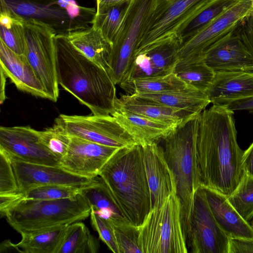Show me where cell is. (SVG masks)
I'll list each match as a JSON object with an SVG mask.
<instances>
[{"mask_svg": "<svg viewBox=\"0 0 253 253\" xmlns=\"http://www.w3.org/2000/svg\"><path fill=\"white\" fill-rule=\"evenodd\" d=\"M238 0H212L177 35L182 43L197 33Z\"/></svg>", "mask_w": 253, "mask_h": 253, "instance_id": "d6a6232c", "label": "cell"}, {"mask_svg": "<svg viewBox=\"0 0 253 253\" xmlns=\"http://www.w3.org/2000/svg\"><path fill=\"white\" fill-rule=\"evenodd\" d=\"M0 150L26 163L60 166L59 159L40 142V131L29 126H0Z\"/></svg>", "mask_w": 253, "mask_h": 253, "instance_id": "9a60e30c", "label": "cell"}, {"mask_svg": "<svg viewBox=\"0 0 253 253\" xmlns=\"http://www.w3.org/2000/svg\"><path fill=\"white\" fill-rule=\"evenodd\" d=\"M119 85L126 94L130 95L140 93H159L193 88L173 72L162 76L130 80L122 82Z\"/></svg>", "mask_w": 253, "mask_h": 253, "instance_id": "83f0119b", "label": "cell"}, {"mask_svg": "<svg viewBox=\"0 0 253 253\" xmlns=\"http://www.w3.org/2000/svg\"><path fill=\"white\" fill-rule=\"evenodd\" d=\"M181 44L180 38L173 35L136 51L121 83L173 73Z\"/></svg>", "mask_w": 253, "mask_h": 253, "instance_id": "4fadbf2b", "label": "cell"}, {"mask_svg": "<svg viewBox=\"0 0 253 253\" xmlns=\"http://www.w3.org/2000/svg\"><path fill=\"white\" fill-rule=\"evenodd\" d=\"M68 225L22 236L17 246L24 253H58Z\"/></svg>", "mask_w": 253, "mask_h": 253, "instance_id": "f1b7e54d", "label": "cell"}, {"mask_svg": "<svg viewBox=\"0 0 253 253\" xmlns=\"http://www.w3.org/2000/svg\"><path fill=\"white\" fill-rule=\"evenodd\" d=\"M238 26L204 53L205 61L215 72H253V59L241 39Z\"/></svg>", "mask_w": 253, "mask_h": 253, "instance_id": "ac0fdd59", "label": "cell"}, {"mask_svg": "<svg viewBox=\"0 0 253 253\" xmlns=\"http://www.w3.org/2000/svg\"><path fill=\"white\" fill-rule=\"evenodd\" d=\"M111 115L135 142L144 145L164 138L176 126L115 107Z\"/></svg>", "mask_w": 253, "mask_h": 253, "instance_id": "7402d4cb", "label": "cell"}, {"mask_svg": "<svg viewBox=\"0 0 253 253\" xmlns=\"http://www.w3.org/2000/svg\"><path fill=\"white\" fill-rule=\"evenodd\" d=\"M131 0H96V12H99L109 7L122 4Z\"/></svg>", "mask_w": 253, "mask_h": 253, "instance_id": "f6af8a7d", "label": "cell"}, {"mask_svg": "<svg viewBox=\"0 0 253 253\" xmlns=\"http://www.w3.org/2000/svg\"><path fill=\"white\" fill-rule=\"evenodd\" d=\"M202 187L213 215L226 235L229 238L253 239V227L231 205L227 196L214 190Z\"/></svg>", "mask_w": 253, "mask_h": 253, "instance_id": "603a6c76", "label": "cell"}, {"mask_svg": "<svg viewBox=\"0 0 253 253\" xmlns=\"http://www.w3.org/2000/svg\"><path fill=\"white\" fill-rule=\"evenodd\" d=\"M234 111L213 105L200 115L197 141L202 186L229 196L244 172Z\"/></svg>", "mask_w": 253, "mask_h": 253, "instance_id": "6da1fadb", "label": "cell"}, {"mask_svg": "<svg viewBox=\"0 0 253 253\" xmlns=\"http://www.w3.org/2000/svg\"><path fill=\"white\" fill-rule=\"evenodd\" d=\"M250 223L253 228V217L252 219L250 221Z\"/></svg>", "mask_w": 253, "mask_h": 253, "instance_id": "c3c4849f", "label": "cell"}, {"mask_svg": "<svg viewBox=\"0 0 253 253\" xmlns=\"http://www.w3.org/2000/svg\"><path fill=\"white\" fill-rule=\"evenodd\" d=\"M120 149L70 136L67 152L61 159L60 167L74 174L95 178Z\"/></svg>", "mask_w": 253, "mask_h": 253, "instance_id": "2e32d148", "label": "cell"}, {"mask_svg": "<svg viewBox=\"0 0 253 253\" xmlns=\"http://www.w3.org/2000/svg\"><path fill=\"white\" fill-rule=\"evenodd\" d=\"M92 227L98 233L99 238L114 253H120L114 230L108 219L100 217L91 211L90 213Z\"/></svg>", "mask_w": 253, "mask_h": 253, "instance_id": "ab89813d", "label": "cell"}, {"mask_svg": "<svg viewBox=\"0 0 253 253\" xmlns=\"http://www.w3.org/2000/svg\"><path fill=\"white\" fill-rule=\"evenodd\" d=\"M108 219L112 224L120 253H142L139 245V226L121 216Z\"/></svg>", "mask_w": 253, "mask_h": 253, "instance_id": "e575fe53", "label": "cell"}, {"mask_svg": "<svg viewBox=\"0 0 253 253\" xmlns=\"http://www.w3.org/2000/svg\"><path fill=\"white\" fill-rule=\"evenodd\" d=\"M242 168L244 172L253 175V142L249 147L244 151Z\"/></svg>", "mask_w": 253, "mask_h": 253, "instance_id": "7bdbcfd3", "label": "cell"}, {"mask_svg": "<svg viewBox=\"0 0 253 253\" xmlns=\"http://www.w3.org/2000/svg\"><path fill=\"white\" fill-rule=\"evenodd\" d=\"M214 105L229 104L253 97V72H216L214 80L206 93Z\"/></svg>", "mask_w": 253, "mask_h": 253, "instance_id": "ffe728a7", "label": "cell"}, {"mask_svg": "<svg viewBox=\"0 0 253 253\" xmlns=\"http://www.w3.org/2000/svg\"><path fill=\"white\" fill-rule=\"evenodd\" d=\"M253 11V0H238L194 36L183 42L179 59L203 55L212 44L236 28Z\"/></svg>", "mask_w": 253, "mask_h": 253, "instance_id": "5bb4252c", "label": "cell"}, {"mask_svg": "<svg viewBox=\"0 0 253 253\" xmlns=\"http://www.w3.org/2000/svg\"><path fill=\"white\" fill-rule=\"evenodd\" d=\"M40 140L42 144L60 162L67 152L70 135L58 124L40 131Z\"/></svg>", "mask_w": 253, "mask_h": 253, "instance_id": "74e56055", "label": "cell"}, {"mask_svg": "<svg viewBox=\"0 0 253 253\" xmlns=\"http://www.w3.org/2000/svg\"><path fill=\"white\" fill-rule=\"evenodd\" d=\"M186 237L192 253H228L229 237L213 215L202 186L194 196Z\"/></svg>", "mask_w": 253, "mask_h": 253, "instance_id": "8fae6325", "label": "cell"}, {"mask_svg": "<svg viewBox=\"0 0 253 253\" xmlns=\"http://www.w3.org/2000/svg\"><path fill=\"white\" fill-rule=\"evenodd\" d=\"M0 10L23 22H40L55 35H66L82 29L91 15L89 7L81 6L74 0H0Z\"/></svg>", "mask_w": 253, "mask_h": 253, "instance_id": "52a82bcc", "label": "cell"}, {"mask_svg": "<svg viewBox=\"0 0 253 253\" xmlns=\"http://www.w3.org/2000/svg\"><path fill=\"white\" fill-rule=\"evenodd\" d=\"M64 36L78 50L109 74L111 45L98 29L91 25Z\"/></svg>", "mask_w": 253, "mask_h": 253, "instance_id": "d4e9b609", "label": "cell"}, {"mask_svg": "<svg viewBox=\"0 0 253 253\" xmlns=\"http://www.w3.org/2000/svg\"><path fill=\"white\" fill-rule=\"evenodd\" d=\"M130 1L96 12L92 25L101 32L111 46L122 27Z\"/></svg>", "mask_w": 253, "mask_h": 253, "instance_id": "4dcf8cb0", "label": "cell"}, {"mask_svg": "<svg viewBox=\"0 0 253 253\" xmlns=\"http://www.w3.org/2000/svg\"><path fill=\"white\" fill-rule=\"evenodd\" d=\"M55 123L70 136L107 146L123 148L137 144L111 115H60Z\"/></svg>", "mask_w": 253, "mask_h": 253, "instance_id": "7c38bea8", "label": "cell"}, {"mask_svg": "<svg viewBox=\"0 0 253 253\" xmlns=\"http://www.w3.org/2000/svg\"><path fill=\"white\" fill-rule=\"evenodd\" d=\"M115 107L176 126L198 115L138 98L127 94H121L120 97L116 99Z\"/></svg>", "mask_w": 253, "mask_h": 253, "instance_id": "cb8c5ba5", "label": "cell"}, {"mask_svg": "<svg viewBox=\"0 0 253 253\" xmlns=\"http://www.w3.org/2000/svg\"><path fill=\"white\" fill-rule=\"evenodd\" d=\"M173 73L189 86L207 93L216 72L206 63L203 55L179 59Z\"/></svg>", "mask_w": 253, "mask_h": 253, "instance_id": "4316f807", "label": "cell"}, {"mask_svg": "<svg viewBox=\"0 0 253 253\" xmlns=\"http://www.w3.org/2000/svg\"><path fill=\"white\" fill-rule=\"evenodd\" d=\"M0 67L17 88L49 99L44 87L24 54H17L0 41Z\"/></svg>", "mask_w": 253, "mask_h": 253, "instance_id": "44dd1931", "label": "cell"}, {"mask_svg": "<svg viewBox=\"0 0 253 253\" xmlns=\"http://www.w3.org/2000/svg\"><path fill=\"white\" fill-rule=\"evenodd\" d=\"M228 253H253V239L229 238Z\"/></svg>", "mask_w": 253, "mask_h": 253, "instance_id": "b9f144b4", "label": "cell"}, {"mask_svg": "<svg viewBox=\"0 0 253 253\" xmlns=\"http://www.w3.org/2000/svg\"><path fill=\"white\" fill-rule=\"evenodd\" d=\"M212 0H155L136 51L168 37L178 35Z\"/></svg>", "mask_w": 253, "mask_h": 253, "instance_id": "ba28073f", "label": "cell"}, {"mask_svg": "<svg viewBox=\"0 0 253 253\" xmlns=\"http://www.w3.org/2000/svg\"><path fill=\"white\" fill-rule=\"evenodd\" d=\"M26 40L25 55L42 84L49 99L59 96L54 37L44 25L35 21L24 22Z\"/></svg>", "mask_w": 253, "mask_h": 253, "instance_id": "30bf717a", "label": "cell"}, {"mask_svg": "<svg viewBox=\"0 0 253 253\" xmlns=\"http://www.w3.org/2000/svg\"><path fill=\"white\" fill-rule=\"evenodd\" d=\"M135 97L164 106L201 114L211 103L207 94L193 88L159 93H136Z\"/></svg>", "mask_w": 253, "mask_h": 253, "instance_id": "484cf974", "label": "cell"}, {"mask_svg": "<svg viewBox=\"0 0 253 253\" xmlns=\"http://www.w3.org/2000/svg\"><path fill=\"white\" fill-rule=\"evenodd\" d=\"M238 30L241 40L253 59V11L239 25Z\"/></svg>", "mask_w": 253, "mask_h": 253, "instance_id": "60d3db41", "label": "cell"}, {"mask_svg": "<svg viewBox=\"0 0 253 253\" xmlns=\"http://www.w3.org/2000/svg\"><path fill=\"white\" fill-rule=\"evenodd\" d=\"M91 208L80 193L74 198L56 200L16 198L0 216L21 235L68 225L90 216Z\"/></svg>", "mask_w": 253, "mask_h": 253, "instance_id": "5b68a950", "label": "cell"}, {"mask_svg": "<svg viewBox=\"0 0 253 253\" xmlns=\"http://www.w3.org/2000/svg\"><path fill=\"white\" fill-rule=\"evenodd\" d=\"M0 13V41L18 54H24L26 40L24 22L4 11Z\"/></svg>", "mask_w": 253, "mask_h": 253, "instance_id": "1f68e13d", "label": "cell"}, {"mask_svg": "<svg viewBox=\"0 0 253 253\" xmlns=\"http://www.w3.org/2000/svg\"><path fill=\"white\" fill-rule=\"evenodd\" d=\"M227 199L241 216L250 222L253 217V175L244 172Z\"/></svg>", "mask_w": 253, "mask_h": 253, "instance_id": "836d02e7", "label": "cell"}, {"mask_svg": "<svg viewBox=\"0 0 253 253\" xmlns=\"http://www.w3.org/2000/svg\"><path fill=\"white\" fill-rule=\"evenodd\" d=\"M233 111H247L253 115V97L233 102L226 107Z\"/></svg>", "mask_w": 253, "mask_h": 253, "instance_id": "ee69618b", "label": "cell"}, {"mask_svg": "<svg viewBox=\"0 0 253 253\" xmlns=\"http://www.w3.org/2000/svg\"><path fill=\"white\" fill-rule=\"evenodd\" d=\"M155 0H131L109 58V74L115 84L122 81L137 50Z\"/></svg>", "mask_w": 253, "mask_h": 253, "instance_id": "9c48e42d", "label": "cell"}, {"mask_svg": "<svg viewBox=\"0 0 253 253\" xmlns=\"http://www.w3.org/2000/svg\"><path fill=\"white\" fill-rule=\"evenodd\" d=\"M98 178L119 214L140 226L152 208L142 146L119 149Z\"/></svg>", "mask_w": 253, "mask_h": 253, "instance_id": "7a4b0ae2", "label": "cell"}, {"mask_svg": "<svg viewBox=\"0 0 253 253\" xmlns=\"http://www.w3.org/2000/svg\"><path fill=\"white\" fill-rule=\"evenodd\" d=\"M141 146L153 208L162 204L171 194L176 193L175 180L163 148L157 142Z\"/></svg>", "mask_w": 253, "mask_h": 253, "instance_id": "d6986e66", "label": "cell"}, {"mask_svg": "<svg viewBox=\"0 0 253 253\" xmlns=\"http://www.w3.org/2000/svg\"><path fill=\"white\" fill-rule=\"evenodd\" d=\"M88 185H43L34 187L24 192L21 194L20 198L25 199L44 200L72 198L81 193L83 189Z\"/></svg>", "mask_w": 253, "mask_h": 253, "instance_id": "8d00e7d4", "label": "cell"}, {"mask_svg": "<svg viewBox=\"0 0 253 253\" xmlns=\"http://www.w3.org/2000/svg\"><path fill=\"white\" fill-rule=\"evenodd\" d=\"M200 115L178 126L162 139L165 156L175 180L185 236L194 196L202 185L197 149Z\"/></svg>", "mask_w": 253, "mask_h": 253, "instance_id": "277c9868", "label": "cell"}, {"mask_svg": "<svg viewBox=\"0 0 253 253\" xmlns=\"http://www.w3.org/2000/svg\"><path fill=\"white\" fill-rule=\"evenodd\" d=\"M99 250L98 240L80 221L69 224L58 253H97Z\"/></svg>", "mask_w": 253, "mask_h": 253, "instance_id": "f546056e", "label": "cell"}, {"mask_svg": "<svg viewBox=\"0 0 253 253\" xmlns=\"http://www.w3.org/2000/svg\"><path fill=\"white\" fill-rule=\"evenodd\" d=\"M1 75V90H0V103L2 104L5 100V75L2 70L0 69Z\"/></svg>", "mask_w": 253, "mask_h": 253, "instance_id": "7dc6e473", "label": "cell"}, {"mask_svg": "<svg viewBox=\"0 0 253 253\" xmlns=\"http://www.w3.org/2000/svg\"><path fill=\"white\" fill-rule=\"evenodd\" d=\"M59 85L93 115H111L116 89L109 74L78 50L64 35L54 37Z\"/></svg>", "mask_w": 253, "mask_h": 253, "instance_id": "3957f363", "label": "cell"}, {"mask_svg": "<svg viewBox=\"0 0 253 253\" xmlns=\"http://www.w3.org/2000/svg\"><path fill=\"white\" fill-rule=\"evenodd\" d=\"M0 252H20L21 251L17 246V244H14L12 243L9 240L3 241L0 246Z\"/></svg>", "mask_w": 253, "mask_h": 253, "instance_id": "bcb514c9", "label": "cell"}, {"mask_svg": "<svg viewBox=\"0 0 253 253\" xmlns=\"http://www.w3.org/2000/svg\"><path fill=\"white\" fill-rule=\"evenodd\" d=\"M180 200L176 193L153 207L139 226V245L142 253H187Z\"/></svg>", "mask_w": 253, "mask_h": 253, "instance_id": "8992f818", "label": "cell"}, {"mask_svg": "<svg viewBox=\"0 0 253 253\" xmlns=\"http://www.w3.org/2000/svg\"><path fill=\"white\" fill-rule=\"evenodd\" d=\"M82 193L89 205L91 211L100 217L108 219L120 215L99 179L97 182L84 188Z\"/></svg>", "mask_w": 253, "mask_h": 253, "instance_id": "d590c367", "label": "cell"}, {"mask_svg": "<svg viewBox=\"0 0 253 253\" xmlns=\"http://www.w3.org/2000/svg\"><path fill=\"white\" fill-rule=\"evenodd\" d=\"M9 157L20 194L31 188L43 185L84 186L98 181V176L95 178H89L79 176L65 170L60 166L26 163L10 156Z\"/></svg>", "mask_w": 253, "mask_h": 253, "instance_id": "e0dca14e", "label": "cell"}, {"mask_svg": "<svg viewBox=\"0 0 253 253\" xmlns=\"http://www.w3.org/2000/svg\"><path fill=\"white\" fill-rule=\"evenodd\" d=\"M20 194L10 158L0 150V196Z\"/></svg>", "mask_w": 253, "mask_h": 253, "instance_id": "f35d334b", "label": "cell"}]
</instances>
